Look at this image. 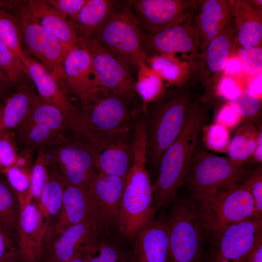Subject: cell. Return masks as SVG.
I'll list each match as a JSON object with an SVG mask.
<instances>
[{"instance_id":"4dcf8cb0","label":"cell","mask_w":262,"mask_h":262,"mask_svg":"<svg viewBox=\"0 0 262 262\" xmlns=\"http://www.w3.org/2000/svg\"><path fill=\"white\" fill-rule=\"evenodd\" d=\"M22 122L38 124L61 133L68 131V120L57 107L37 97Z\"/></svg>"},{"instance_id":"9c48e42d","label":"cell","mask_w":262,"mask_h":262,"mask_svg":"<svg viewBox=\"0 0 262 262\" xmlns=\"http://www.w3.org/2000/svg\"><path fill=\"white\" fill-rule=\"evenodd\" d=\"M168 217L169 262H201L203 235L192 198L177 201Z\"/></svg>"},{"instance_id":"6f0895ef","label":"cell","mask_w":262,"mask_h":262,"mask_svg":"<svg viewBox=\"0 0 262 262\" xmlns=\"http://www.w3.org/2000/svg\"><path fill=\"white\" fill-rule=\"evenodd\" d=\"M2 83L1 81H0V97L1 95V93H2Z\"/></svg>"},{"instance_id":"8992f818","label":"cell","mask_w":262,"mask_h":262,"mask_svg":"<svg viewBox=\"0 0 262 262\" xmlns=\"http://www.w3.org/2000/svg\"><path fill=\"white\" fill-rule=\"evenodd\" d=\"M194 205L202 235L213 241L228 227L253 217L254 204L246 180Z\"/></svg>"},{"instance_id":"f546056e","label":"cell","mask_w":262,"mask_h":262,"mask_svg":"<svg viewBox=\"0 0 262 262\" xmlns=\"http://www.w3.org/2000/svg\"><path fill=\"white\" fill-rule=\"evenodd\" d=\"M259 132L252 124L245 125L238 130L226 150L229 160L233 165L242 167L253 155Z\"/></svg>"},{"instance_id":"9a60e30c","label":"cell","mask_w":262,"mask_h":262,"mask_svg":"<svg viewBox=\"0 0 262 262\" xmlns=\"http://www.w3.org/2000/svg\"><path fill=\"white\" fill-rule=\"evenodd\" d=\"M125 179L98 172L85 190L90 215L107 231L118 227Z\"/></svg>"},{"instance_id":"db71d44e","label":"cell","mask_w":262,"mask_h":262,"mask_svg":"<svg viewBox=\"0 0 262 262\" xmlns=\"http://www.w3.org/2000/svg\"><path fill=\"white\" fill-rule=\"evenodd\" d=\"M244 262H262V243L258 245Z\"/></svg>"},{"instance_id":"7a4b0ae2","label":"cell","mask_w":262,"mask_h":262,"mask_svg":"<svg viewBox=\"0 0 262 262\" xmlns=\"http://www.w3.org/2000/svg\"><path fill=\"white\" fill-rule=\"evenodd\" d=\"M147 117L142 115L134 129V160L125 179L118 225L122 235L132 238L154 218L153 190L146 169Z\"/></svg>"},{"instance_id":"74e56055","label":"cell","mask_w":262,"mask_h":262,"mask_svg":"<svg viewBox=\"0 0 262 262\" xmlns=\"http://www.w3.org/2000/svg\"><path fill=\"white\" fill-rule=\"evenodd\" d=\"M49 162L46 151L39 150L38 156L33 162L30 174V197L37 203L42 189L48 180L49 177Z\"/></svg>"},{"instance_id":"bcb514c9","label":"cell","mask_w":262,"mask_h":262,"mask_svg":"<svg viewBox=\"0 0 262 262\" xmlns=\"http://www.w3.org/2000/svg\"><path fill=\"white\" fill-rule=\"evenodd\" d=\"M252 196L254 211L253 217L262 218V174L261 167H258L246 179Z\"/></svg>"},{"instance_id":"ba28073f","label":"cell","mask_w":262,"mask_h":262,"mask_svg":"<svg viewBox=\"0 0 262 262\" xmlns=\"http://www.w3.org/2000/svg\"><path fill=\"white\" fill-rule=\"evenodd\" d=\"M3 7L16 17L20 28L21 42L29 51L62 82V61L71 47L60 42L37 22L28 9L27 1H5Z\"/></svg>"},{"instance_id":"7bdbcfd3","label":"cell","mask_w":262,"mask_h":262,"mask_svg":"<svg viewBox=\"0 0 262 262\" xmlns=\"http://www.w3.org/2000/svg\"><path fill=\"white\" fill-rule=\"evenodd\" d=\"M15 131L7 132L0 136V175L13 166L17 155Z\"/></svg>"},{"instance_id":"44dd1931","label":"cell","mask_w":262,"mask_h":262,"mask_svg":"<svg viewBox=\"0 0 262 262\" xmlns=\"http://www.w3.org/2000/svg\"><path fill=\"white\" fill-rule=\"evenodd\" d=\"M27 76L32 80L38 97L58 108L67 118L74 106L62 82L51 74L40 63L28 56L24 65Z\"/></svg>"},{"instance_id":"681fc988","label":"cell","mask_w":262,"mask_h":262,"mask_svg":"<svg viewBox=\"0 0 262 262\" xmlns=\"http://www.w3.org/2000/svg\"><path fill=\"white\" fill-rule=\"evenodd\" d=\"M240 90L236 82L229 77L222 79L218 86L219 93L229 100L237 96Z\"/></svg>"},{"instance_id":"f5cc1de1","label":"cell","mask_w":262,"mask_h":262,"mask_svg":"<svg viewBox=\"0 0 262 262\" xmlns=\"http://www.w3.org/2000/svg\"><path fill=\"white\" fill-rule=\"evenodd\" d=\"M262 72L252 81L248 88V91L251 93L259 97L262 93Z\"/></svg>"},{"instance_id":"52a82bcc","label":"cell","mask_w":262,"mask_h":262,"mask_svg":"<svg viewBox=\"0 0 262 262\" xmlns=\"http://www.w3.org/2000/svg\"><path fill=\"white\" fill-rule=\"evenodd\" d=\"M197 147V146H196ZM247 175L242 167L229 159L196 147L183 183L192 191L195 203L208 200L219 191L239 184Z\"/></svg>"},{"instance_id":"6da1fadb","label":"cell","mask_w":262,"mask_h":262,"mask_svg":"<svg viewBox=\"0 0 262 262\" xmlns=\"http://www.w3.org/2000/svg\"><path fill=\"white\" fill-rule=\"evenodd\" d=\"M143 112L141 105L106 89L92 100L75 106L68 131L92 148L134 130Z\"/></svg>"},{"instance_id":"f1b7e54d","label":"cell","mask_w":262,"mask_h":262,"mask_svg":"<svg viewBox=\"0 0 262 262\" xmlns=\"http://www.w3.org/2000/svg\"><path fill=\"white\" fill-rule=\"evenodd\" d=\"M66 183L57 171L49 166L48 180L43 187L39 199L36 203L47 230L60 212Z\"/></svg>"},{"instance_id":"b9f144b4","label":"cell","mask_w":262,"mask_h":262,"mask_svg":"<svg viewBox=\"0 0 262 262\" xmlns=\"http://www.w3.org/2000/svg\"><path fill=\"white\" fill-rule=\"evenodd\" d=\"M229 102L242 118L251 117L256 115L262 104L259 97L243 89H241L235 98L229 100Z\"/></svg>"},{"instance_id":"11a10c76","label":"cell","mask_w":262,"mask_h":262,"mask_svg":"<svg viewBox=\"0 0 262 262\" xmlns=\"http://www.w3.org/2000/svg\"><path fill=\"white\" fill-rule=\"evenodd\" d=\"M254 158L256 162L262 163V134L261 131L259 132L257 143L254 151Z\"/></svg>"},{"instance_id":"484cf974","label":"cell","mask_w":262,"mask_h":262,"mask_svg":"<svg viewBox=\"0 0 262 262\" xmlns=\"http://www.w3.org/2000/svg\"><path fill=\"white\" fill-rule=\"evenodd\" d=\"M27 3L33 18L49 34L69 47L77 43L78 36L74 28L47 0H30Z\"/></svg>"},{"instance_id":"d590c367","label":"cell","mask_w":262,"mask_h":262,"mask_svg":"<svg viewBox=\"0 0 262 262\" xmlns=\"http://www.w3.org/2000/svg\"><path fill=\"white\" fill-rule=\"evenodd\" d=\"M2 176L0 175V224L16 230L19 202L5 177Z\"/></svg>"},{"instance_id":"7dc6e473","label":"cell","mask_w":262,"mask_h":262,"mask_svg":"<svg viewBox=\"0 0 262 262\" xmlns=\"http://www.w3.org/2000/svg\"><path fill=\"white\" fill-rule=\"evenodd\" d=\"M87 0H47L68 21L74 18Z\"/></svg>"},{"instance_id":"9f6ffc18","label":"cell","mask_w":262,"mask_h":262,"mask_svg":"<svg viewBox=\"0 0 262 262\" xmlns=\"http://www.w3.org/2000/svg\"><path fill=\"white\" fill-rule=\"evenodd\" d=\"M88 252L75 257L69 262H89Z\"/></svg>"},{"instance_id":"83f0119b","label":"cell","mask_w":262,"mask_h":262,"mask_svg":"<svg viewBox=\"0 0 262 262\" xmlns=\"http://www.w3.org/2000/svg\"><path fill=\"white\" fill-rule=\"evenodd\" d=\"M120 1L87 0L77 15L68 21L78 37L91 38L111 16Z\"/></svg>"},{"instance_id":"277c9868","label":"cell","mask_w":262,"mask_h":262,"mask_svg":"<svg viewBox=\"0 0 262 262\" xmlns=\"http://www.w3.org/2000/svg\"><path fill=\"white\" fill-rule=\"evenodd\" d=\"M147 110L146 152L147 162L159 166L163 156L181 132L192 101L186 92H179L153 102Z\"/></svg>"},{"instance_id":"d4e9b609","label":"cell","mask_w":262,"mask_h":262,"mask_svg":"<svg viewBox=\"0 0 262 262\" xmlns=\"http://www.w3.org/2000/svg\"><path fill=\"white\" fill-rule=\"evenodd\" d=\"M256 6L249 0H239L233 2L235 41L241 47H259L261 43L262 14Z\"/></svg>"},{"instance_id":"f35d334b","label":"cell","mask_w":262,"mask_h":262,"mask_svg":"<svg viewBox=\"0 0 262 262\" xmlns=\"http://www.w3.org/2000/svg\"><path fill=\"white\" fill-rule=\"evenodd\" d=\"M3 175L16 194L19 203H24L32 200L30 195V173L14 164Z\"/></svg>"},{"instance_id":"c3c4849f","label":"cell","mask_w":262,"mask_h":262,"mask_svg":"<svg viewBox=\"0 0 262 262\" xmlns=\"http://www.w3.org/2000/svg\"><path fill=\"white\" fill-rule=\"evenodd\" d=\"M242 117L229 103L223 107L216 116V123L226 128L232 127L238 124Z\"/></svg>"},{"instance_id":"d6a6232c","label":"cell","mask_w":262,"mask_h":262,"mask_svg":"<svg viewBox=\"0 0 262 262\" xmlns=\"http://www.w3.org/2000/svg\"><path fill=\"white\" fill-rule=\"evenodd\" d=\"M15 131L16 134H18L27 148L38 147L40 150L47 149L56 144L67 133L56 132L42 125L24 122Z\"/></svg>"},{"instance_id":"4fadbf2b","label":"cell","mask_w":262,"mask_h":262,"mask_svg":"<svg viewBox=\"0 0 262 262\" xmlns=\"http://www.w3.org/2000/svg\"><path fill=\"white\" fill-rule=\"evenodd\" d=\"M138 27L144 33H156L183 23L195 7L188 0H129Z\"/></svg>"},{"instance_id":"e575fe53","label":"cell","mask_w":262,"mask_h":262,"mask_svg":"<svg viewBox=\"0 0 262 262\" xmlns=\"http://www.w3.org/2000/svg\"><path fill=\"white\" fill-rule=\"evenodd\" d=\"M0 41L12 50L24 65L27 56L22 49L18 22L10 12L0 7Z\"/></svg>"},{"instance_id":"ab89813d","label":"cell","mask_w":262,"mask_h":262,"mask_svg":"<svg viewBox=\"0 0 262 262\" xmlns=\"http://www.w3.org/2000/svg\"><path fill=\"white\" fill-rule=\"evenodd\" d=\"M0 262H18L17 231L0 224Z\"/></svg>"},{"instance_id":"60d3db41","label":"cell","mask_w":262,"mask_h":262,"mask_svg":"<svg viewBox=\"0 0 262 262\" xmlns=\"http://www.w3.org/2000/svg\"><path fill=\"white\" fill-rule=\"evenodd\" d=\"M88 256L89 262H130L120 249L105 242H98Z\"/></svg>"},{"instance_id":"1f68e13d","label":"cell","mask_w":262,"mask_h":262,"mask_svg":"<svg viewBox=\"0 0 262 262\" xmlns=\"http://www.w3.org/2000/svg\"><path fill=\"white\" fill-rule=\"evenodd\" d=\"M135 88L142 100L141 106L143 112L147 111L149 104L162 98L164 94L162 78L147 64L139 66Z\"/></svg>"},{"instance_id":"816d5d0a","label":"cell","mask_w":262,"mask_h":262,"mask_svg":"<svg viewBox=\"0 0 262 262\" xmlns=\"http://www.w3.org/2000/svg\"><path fill=\"white\" fill-rule=\"evenodd\" d=\"M243 69V63L238 57H230L227 61L224 70L228 75L237 74Z\"/></svg>"},{"instance_id":"7402d4cb","label":"cell","mask_w":262,"mask_h":262,"mask_svg":"<svg viewBox=\"0 0 262 262\" xmlns=\"http://www.w3.org/2000/svg\"><path fill=\"white\" fill-rule=\"evenodd\" d=\"M233 19V4L229 1H202L196 21L201 53L213 39L232 26Z\"/></svg>"},{"instance_id":"5b68a950","label":"cell","mask_w":262,"mask_h":262,"mask_svg":"<svg viewBox=\"0 0 262 262\" xmlns=\"http://www.w3.org/2000/svg\"><path fill=\"white\" fill-rule=\"evenodd\" d=\"M91 38L130 71L131 69L137 72L141 65L147 64L142 31L127 0L120 1L107 21Z\"/></svg>"},{"instance_id":"30bf717a","label":"cell","mask_w":262,"mask_h":262,"mask_svg":"<svg viewBox=\"0 0 262 262\" xmlns=\"http://www.w3.org/2000/svg\"><path fill=\"white\" fill-rule=\"evenodd\" d=\"M45 150L49 166L57 170L68 184L85 190L98 172L92 149L71 134L67 133L57 143Z\"/></svg>"},{"instance_id":"e0dca14e","label":"cell","mask_w":262,"mask_h":262,"mask_svg":"<svg viewBox=\"0 0 262 262\" xmlns=\"http://www.w3.org/2000/svg\"><path fill=\"white\" fill-rule=\"evenodd\" d=\"M47 227L36 203H19L16 231L18 262H42Z\"/></svg>"},{"instance_id":"cb8c5ba5","label":"cell","mask_w":262,"mask_h":262,"mask_svg":"<svg viewBox=\"0 0 262 262\" xmlns=\"http://www.w3.org/2000/svg\"><path fill=\"white\" fill-rule=\"evenodd\" d=\"M235 35V29L231 26L213 39L200 54L199 76L206 86L224 70L232 52Z\"/></svg>"},{"instance_id":"d6986e66","label":"cell","mask_w":262,"mask_h":262,"mask_svg":"<svg viewBox=\"0 0 262 262\" xmlns=\"http://www.w3.org/2000/svg\"><path fill=\"white\" fill-rule=\"evenodd\" d=\"M101 173L126 178L134 160V130L103 141L91 148Z\"/></svg>"},{"instance_id":"ee69618b","label":"cell","mask_w":262,"mask_h":262,"mask_svg":"<svg viewBox=\"0 0 262 262\" xmlns=\"http://www.w3.org/2000/svg\"><path fill=\"white\" fill-rule=\"evenodd\" d=\"M238 57L243 63V69L250 75L259 74L262 67L261 48H247L241 47L238 50Z\"/></svg>"},{"instance_id":"836d02e7","label":"cell","mask_w":262,"mask_h":262,"mask_svg":"<svg viewBox=\"0 0 262 262\" xmlns=\"http://www.w3.org/2000/svg\"><path fill=\"white\" fill-rule=\"evenodd\" d=\"M27 75L24 65L9 47L0 41V81L6 85L18 87L25 83Z\"/></svg>"},{"instance_id":"7c38bea8","label":"cell","mask_w":262,"mask_h":262,"mask_svg":"<svg viewBox=\"0 0 262 262\" xmlns=\"http://www.w3.org/2000/svg\"><path fill=\"white\" fill-rule=\"evenodd\" d=\"M213 242L210 262H244L262 243V218L252 217L231 225Z\"/></svg>"},{"instance_id":"5bb4252c","label":"cell","mask_w":262,"mask_h":262,"mask_svg":"<svg viewBox=\"0 0 262 262\" xmlns=\"http://www.w3.org/2000/svg\"><path fill=\"white\" fill-rule=\"evenodd\" d=\"M89 53L102 87L126 98L136 101V79L121 62L91 38L78 37L77 42Z\"/></svg>"},{"instance_id":"8d00e7d4","label":"cell","mask_w":262,"mask_h":262,"mask_svg":"<svg viewBox=\"0 0 262 262\" xmlns=\"http://www.w3.org/2000/svg\"><path fill=\"white\" fill-rule=\"evenodd\" d=\"M147 63L151 69L170 83H179L184 77V65L176 59L158 54L147 58Z\"/></svg>"},{"instance_id":"f6af8a7d","label":"cell","mask_w":262,"mask_h":262,"mask_svg":"<svg viewBox=\"0 0 262 262\" xmlns=\"http://www.w3.org/2000/svg\"><path fill=\"white\" fill-rule=\"evenodd\" d=\"M205 138V143L209 148L220 152L226 151L230 142L227 128L217 123L209 128Z\"/></svg>"},{"instance_id":"4316f807","label":"cell","mask_w":262,"mask_h":262,"mask_svg":"<svg viewBox=\"0 0 262 262\" xmlns=\"http://www.w3.org/2000/svg\"><path fill=\"white\" fill-rule=\"evenodd\" d=\"M35 91L25 83L0 105V136L15 131L25 118L38 97Z\"/></svg>"},{"instance_id":"2e32d148","label":"cell","mask_w":262,"mask_h":262,"mask_svg":"<svg viewBox=\"0 0 262 262\" xmlns=\"http://www.w3.org/2000/svg\"><path fill=\"white\" fill-rule=\"evenodd\" d=\"M101 226L92 215L71 226L45 246L42 262H69L98 242Z\"/></svg>"},{"instance_id":"f907efd6","label":"cell","mask_w":262,"mask_h":262,"mask_svg":"<svg viewBox=\"0 0 262 262\" xmlns=\"http://www.w3.org/2000/svg\"><path fill=\"white\" fill-rule=\"evenodd\" d=\"M33 150L26 148L24 150L17 153L15 165L31 174L33 164Z\"/></svg>"},{"instance_id":"3957f363","label":"cell","mask_w":262,"mask_h":262,"mask_svg":"<svg viewBox=\"0 0 262 262\" xmlns=\"http://www.w3.org/2000/svg\"><path fill=\"white\" fill-rule=\"evenodd\" d=\"M208 118L206 108L198 102H192L181 132L161 160L159 174L152 186L155 212L174 201L189 170L198 136Z\"/></svg>"},{"instance_id":"603a6c76","label":"cell","mask_w":262,"mask_h":262,"mask_svg":"<svg viewBox=\"0 0 262 262\" xmlns=\"http://www.w3.org/2000/svg\"><path fill=\"white\" fill-rule=\"evenodd\" d=\"M90 215L85 190L66 183L60 212L47 231L44 247L66 228L81 222Z\"/></svg>"},{"instance_id":"ac0fdd59","label":"cell","mask_w":262,"mask_h":262,"mask_svg":"<svg viewBox=\"0 0 262 262\" xmlns=\"http://www.w3.org/2000/svg\"><path fill=\"white\" fill-rule=\"evenodd\" d=\"M142 36L144 49L147 47L158 55L172 58L179 52H190L194 57L200 55V43L196 26L189 23L184 22L153 34L142 32Z\"/></svg>"},{"instance_id":"8fae6325","label":"cell","mask_w":262,"mask_h":262,"mask_svg":"<svg viewBox=\"0 0 262 262\" xmlns=\"http://www.w3.org/2000/svg\"><path fill=\"white\" fill-rule=\"evenodd\" d=\"M62 82L74 106L83 105L105 89L88 52L77 43L67 51L62 63Z\"/></svg>"},{"instance_id":"ffe728a7","label":"cell","mask_w":262,"mask_h":262,"mask_svg":"<svg viewBox=\"0 0 262 262\" xmlns=\"http://www.w3.org/2000/svg\"><path fill=\"white\" fill-rule=\"evenodd\" d=\"M169 217L154 219L135 236L130 262H169Z\"/></svg>"}]
</instances>
